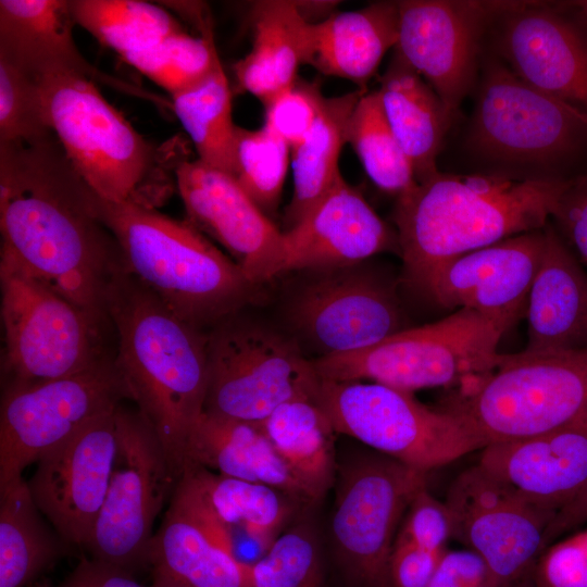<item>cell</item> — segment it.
Wrapping results in <instances>:
<instances>
[{"instance_id":"obj_1","label":"cell","mask_w":587,"mask_h":587,"mask_svg":"<svg viewBox=\"0 0 587 587\" xmlns=\"http://www.w3.org/2000/svg\"><path fill=\"white\" fill-rule=\"evenodd\" d=\"M0 229L4 255L104 327L107 297L122 267L99 217L96 193L53 136L0 146Z\"/></svg>"},{"instance_id":"obj_2","label":"cell","mask_w":587,"mask_h":587,"mask_svg":"<svg viewBox=\"0 0 587 587\" xmlns=\"http://www.w3.org/2000/svg\"><path fill=\"white\" fill-rule=\"evenodd\" d=\"M115 365L129 399L155 433L179 479L189 437L204 411L208 333L178 317L123 267L107 297Z\"/></svg>"},{"instance_id":"obj_3","label":"cell","mask_w":587,"mask_h":587,"mask_svg":"<svg viewBox=\"0 0 587 587\" xmlns=\"http://www.w3.org/2000/svg\"><path fill=\"white\" fill-rule=\"evenodd\" d=\"M572 180L438 172L397 198L394 222L408 278L422 288L440 265L544 229Z\"/></svg>"},{"instance_id":"obj_4","label":"cell","mask_w":587,"mask_h":587,"mask_svg":"<svg viewBox=\"0 0 587 587\" xmlns=\"http://www.w3.org/2000/svg\"><path fill=\"white\" fill-rule=\"evenodd\" d=\"M96 207L125 271L196 328L208 333L252 300L257 286L188 221L97 195Z\"/></svg>"},{"instance_id":"obj_5","label":"cell","mask_w":587,"mask_h":587,"mask_svg":"<svg viewBox=\"0 0 587 587\" xmlns=\"http://www.w3.org/2000/svg\"><path fill=\"white\" fill-rule=\"evenodd\" d=\"M442 410L485 446L587 425V351L501 353L492 371L460 385Z\"/></svg>"},{"instance_id":"obj_6","label":"cell","mask_w":587,"mask_h":587,"mask_svg":"<svg viewBox=\"0 0 587 587\" xmlns=\"http://www.w3.org/2000/svg\"><path fill=\"white\" fill-rule=\"evenodd\" d=\"M46 123L68 162L99 198L154 208L145 188L153 147L101 95L93 79L55 72L38 79Z\"/></svg>"},{"instance_id":"obj_7","label":"cell","mask_w":587,"mask_h":587,"mask_svg":"<svg viewBox=\"0 0 587 587\" xmlns=\"http://www.w3.org/2000/svg\"><path fill=\"white\" fill-rule=\"evenodd\" d=\"M503 332L484 315L458 309L423 326L401 329L383 341L347 354L321 357V379L383 384L399 390L460 386L492 371Z\"/></svg>"},{"instance_id":"obj_8","label":"cell","mask_w":587,"mask_h":587,"mask_svg":"<svg viewBox=\"0 0 587 587\" xmlns=\"http://www.w3.org/2000/svg\"><path fill=\"white\" fill-rule=\"evenodd\" d=\"M0 282L4 388L70 376L108 354L101 325L4 255Z\"/></svg>"},{"instance_id":"obj_9","label":"cell","mask_w":587,"mask_h":587,"mask_svg":"<svg viewBox=\"0 0 587 587\" xmlns=\"http://www.w3.org/2000/svg\"><path fill=\"white\" fill-rule=\"evenodd\" d=\"M317 402L336 433L425 472L485 447L455 415L383 384L322 379Z\"/></svg>"},{"instance_id":"obj_10","label":"cell","mask_w":587,"mask_h":587,"mask_svg":"<svg viewBox=\"0 0 587 587\" xmlns=\"http://www.w3.org/2000/svg\"><path fill=\"white\" fill-rule=\"evenodd\" d=\"M204 413L260 424L284 403L317 400L321 377L296 345L235 315L208 332Z\"/></svg>"},{"instance_id":"obj_11","label":"cell","mask_w":587,"mask_h":587,"mask_svg":"<svg viewBox=\"0 0 587 587\" xmlns=\"http://www.w3.org/2000/svg\"><path fill=\"white\" fill-rule=\"evenodd\" d=\"M426 473L376 451L339 469L332 541L353 587H390L389 560L399 524L426 487Z\"/></svg>"},{"instance_id":"obj_12","label":"cell","mask_w":587,"mask_h":587,"mask_svg":"<svg viewBox=\"0 0 587 587\" xmlns=\"http://www.w3.org/2000/svg\"><path fill=\"white\" fill-rule=\"evenodd\" d=\"M587 140V114L545 93L505 64L484 70L470 130V146L496 161L549 165Z\"/></svg>"},{"instance_id":"obj_13","label":"cell","mask_w":587,"mask_h":587,"mask_svg":"<svg viewBox=\"0 0 587 587\" xmlns=\"http://www.w3.org/2000/svg\"><path fill=\"white\" fill-rule=\"evenodd\" d=\"M129 395L115 365L104 355L70 376L3 389L0 411V485L50 449L71 438Z\"/></svg>"},{"instance_id":"obj_14","label":"cell","mask_w":587,"mask_h":587,"mask_svg":"<svg viewBox=\"0 0 587 587\" xmlns=\"http://www.w3.org/2000/svg\"><path fill=\"white\" fill-rule=\"evenodd\" d=\"M177 482L147 421L120 405L112 475L86 548L91 558L132 573L149 565L154 521Z\"/></svg>"},{"instance_id":"obj_15","label":"cell","mask_w":587,"mask_h":587,"mask_svg":"<svg viewBox=\"0 0 587 587\" xmlns=\"http://www.w3.org/2000/svg\"><path fill=\"white\" fill-rule=\"evenodd\" d=\"M446 503L453 538L484 560L496 587H532L555 512L524 500L477 464L455 478Z\"/></svg>"},{"instance_id":"obj_16","label":"cell","mask_w":587,"mask_h":587,"mask_svg":"<svg viewBox=\"0 0 587 587\" xmlns=\"http://www.w3.org/2000/svg\"><path fill=\"white\" fill-rule=\"evenodd\" d=\"M120 405L43 453L27 482L39 511L67 546L86 549L91 538L115 460Z\"/></svg>"},{"instance_id":"obj_17","label":"cell","mask_w":587,"mask_h":587,"mask_svg":"<svg viewBox=\"0 0 587 587\" xmlns=\"http://www.w3.org/2000/svg\"><path fill=\"white\" fill-rule=\"evenodd\" d=\"M175 176L187 221L222 246L253 285L287 272L285 233L233 175L197 159L179 162Z\"/></svg>"},{"instance_id":"obj_18","label":"cell","mask_w":587,"mask_h":587,"mask_svg":"<svg viewBox=\"0 0 587 587\" xmlns=\"http://www.w3.org/2000/svg\"><path fill=\"white\" fill-rule=\"evenodd\" d=\"M499 3L450 0L399 1L397 54L453 114L471 90L480 36Z\"/></svg>"},{"instance_id":"obj_19","label":"cell","mask_w":587,"mask_h":587,"mask_svg":"<svg viewBox=\"0 0 587 587\" xmlns=\"http://www.w3.org/2000/svg\"><path fill=\"white\" fill-rule=\"evenodd\" d=\"M545 247V228L509 237L446 262L422 288L442 307L478 312L505 333L525 316Z\"/></svg>"},{"instance_id":"obj_20","label":"cell","mask_w":587,"mask_h":587,"mask_svg":"<svg viewBox=\"0 0 587 587\" xmlns=\"http://www.w3.org/2000/svg\"><path fill=\"white\" fill-rule=\"evenodd\" d=\"M291 315L322 357L357 352L403 329L394 292L349 266L328 270L305 285L295 298Z\"/></svg>"},{"instance_id":"obj_21","label":"cell","mask_w":587,"mask_h":587,"mask_svg":"<svg viewBox=\"0 0 587 587\" xmlns=\"http://www.w3.org/2000/svg\"><path fill=\"white\" fill-rule=\"evenodd\" d=\"M499 48L505 66L536 89L587 114V40L537 4L502 3Z\"/></svg>"},{"instance_id":"obj_22","label":"cell","mask_w":587,"mask_h":587,"mask_svg":"<svg viewBox=\"0 0 587 587\" xmlns=\"http://www.w3.org/2000/svg\"><path fill=\"white\" fill-rule=\"evenodd\" d=\"M477 465L524 500L558 513L587 487V425L488 444Z\"/></svg>"},{"instance_id":"obj_23","label":"cell","mask_w":587,"mask_h":587,"mask_svg":"<svg viewBox=\"0 0 587 587\" xmlns=\"http://www.w3.org/2000/svg\"><path fill=\"white\" fill-rule=\"evenodd\" d=\"M284 233L287 272L348 267L383 251L399 252L397 233L341 175L312 211Z\"/></svg>"},{"instance_id":"obj_24","label":"cell","mask_w":587,"mask_h":587,"mask_svg":"<svg viewBox=\"0 0 587 587\" xmlns=\"http://www.w3.org/2000/svg\"><path fill=\"white\" fill-rule=\"evenodd\" d=\"M149 565L189 587H252L251 567L234 557L228 530L176 490L152 537Z\"/></svg>"},{"instance_id":"obj_25","label":"cell","mask_w":587,"mask_h":587,"mask_svg":"<svg viewBox=\"0 0 587 587\" xmlns=\"http://www.w3.org/2000/svg\"><path fill=\"white\" fill-rule=\"evenodd\" d=\"M525 319L529 354L587 351V271L550 224Z\"/></svg>"},{"instance_id":"obj_26","label":"cell","mask_w":587,"mask_h":587,"mask_svg":"<svg viewBox=\"0 0 587 587\" xmlns=\"http://www.w3.org/2000/svg\"><path fill=\"white\" fill-rule=\"evenodd\" d=\"M74 25L70 0H1L0 58L37 79L55 72L100 78L75 43Z\"/></svg>"},{"instance_id":"obj_27","label":"cell","mask_w":587,"mask_h":587,"mask_svg":"<svg viewBox=\"0 0 587 587\" xmlns=\"http://www.w3.org/2000/svg\"><path fill=\"white\" fill-rule=\"evenodd\" d=\"M398 29L399 1H378L360 10L330 13L310 24L307 64L324 75L363 87L386 52L396 47Z\"/></svg>"},{"instance_id":"obj_28","label":"cell","mask_w":587,"mask_h":587,"mask_svg":"<svg viewBox=\"0 0 587 587\" xmlns=\"http://www.w3.org/2000/svg\"><path fill=\"white\" fill-rule=\"evenodd\" d=\"M224 476L274 487L301 504L314 503L257 424L202 413L186 461Z\"/></svg>"},{"instance_id":"obj_29","label":"cell","mask_w":587,"mask_h":587,"mask_svg":"<svg viewBox=\"0 0 587 587\" xmlns=\"http://www.w3.org/2000/svg\"><path fill=\"white\" fill-rule=\"evenodd\" d=\"M175 490L229 535L235 528L243 529L265 551L300 504L274 487L224 476L190 462L185 464Z\"/></svg>"},{"instance_id":"obj_30","label":"cell","mask_w":587,"mask_h":587,"mask_svg":"<svg viewBox=\"0 0 587 587\" xmlns=\"http://www.w3.org/2000/svg\"><path fill=\"white\" fill-rule=\"evenodd\" d=\"M252 22V48L234 71L241 89L264 105L289 88L299 66L307 64L311 22L296 2L282 0L258 2Z\"/></svg>"},{"instance_id":"obj_31","label":"cell","mask_w":587,"mask_h":587,"mask_svg":"<svg viewBox=\"0 0 587 587\" xmlns=\"http://www.w3.org/2000/svg\"><path fill=\"white\" fill-rule=\"evenodd\" d=\"M387 122L412 165L416 183L439 171L436 159L453 114L397 54L378 89Z\"/></svg>"},{"instance_id":"obj_32","label":"cell","mask_w":587,"mask_h":587,"mask_svg":"<svg viewBox=\"0 0 587 587\" xmlns=\"http://www.w3.org/2000/svg\"><path fill=\"white\" fill-rule=\"evenodd\" d=\"M257 425L312 500H321L336 477L337 433L317 400L284 403Z\"/></svg>"},{"instance_id":"obj_33","label":"cell","mask_w":587,"mask_h":587,"mask_svg":"<svg viewBox=\"0 0 587 587\" xmlns=\"http://www.w3.org/2000/svg\"><path fill=\"white\" fill-rule=\"evenodd\" d=\"M23 476L0 485V587H28L67 546L40 516Z\"/></svg>"},{"instance_id":"obj_34","label":"cell","mask_w":587,"mask_h":587,"mask_svg":"<svg viewBox=\"0 0 587 587\" xmlns=\"http://www.w3.org/2000/svg\"><path fill=\"white\" fill-rule=\"evenodd\" d=\"M364 92L362 88L326 98L311 130L291 148L294 195L286 211L287 229L303 220L341 175L338 161L348 122Z\"/></svg>"},{"instance_id":"obj_35","label":"cell","mask_w":587,"mask_h":587,"mask_svg":"<svg viewBox=\"0 0 587 587\" xmlns=\"http://www.w3.org/2000/svg\"><path fill=\"white\" fill-rule=\"evenodd\" d=\"M172 103L198 160L234 176L238 126L233 122L232 91L221 62L204 79L172 96Z\"/></svg>"},{"instance_id":"obj_36","label":"cell","mask_w":587,"mask_h":587,"mask_svg":"<svg viewBox=\"0 0 587 587\" xmlns=\"http://www.w3.org/2000/svg\"><path fill=\"white\" fill-rule=\"evenodd\" d=\"M76 25L121 57L184 30L160 5L138 0H70Z\"/></svg>"},{"instance_id":"obj_37","label":"cell","mask_w":587,"mask_h":587,"mask_svg":"<svg viewBox=\"0 0 587 587\" xmlns=\"http://www.w3.org/2000/svg\"><path fill=\"white\" fill-rule=\"evenodd\" d=\"M346 139L379 189L398 198L416 185L410 160L387 122L378 90L365 91L359 99Z\"/></svg>"},{"instance_id":"obj_38","label":"cell","mask_w":587,"mask_h":587,"mask_svg":"<svg viewBox=\"0 0 587 587\" xmlns=\"http://www.w3.org/2000/svg\"><path fill=\"white\" fill-rule=\"evenodd\" d=\"M121 58L171 96L204 79L221 62L208 27L201 36L182 30Z\"/></svg>"},{"instance_id":"obj_39","label":"cell","mask_w":587,"mask_h":587,"mask_svg":"<svg viewBox=\"0 0 587 587\" xmlns=\"http://www.w3.org/2000/svg\"><path fill=\"white\" fill-rule=\"evenodd\" d=\"M290 153V147L264 126L237 127L234 177L266 215L279 203Z\"/></svg>"},{"instance_id":"obj_40","label":"cell","mask_w":587,"mask_h":587,"mask_svg":"<svg viewBox=\"0 0 587 587\" xmlns=\"http://www.w3.org/2000/svg\"><path fill=\"white\" fill-rule=\"evenodd\" d=\"M252 587H327L320 541L309 522L280 533L251 567Z\"/></svg>"},{"instance_id":"obj_41","label":"cell","mask_w":587,"mask_h":587,"mask_svg":"<svg viewBox=\"0 0 587 587\" xmlns=\"http://www.w3.org/2000/svg\"><path fill=\"white\" fill-rule=\"evenodd\" d=\"M53 136L45 120L38 79L0 58V146L37 145Z\"/></svg>"},{"instance_id":"obj_42","label":"cell","mask_w":587,"mask_h":587,"mask_svg":"<svg viewBox=\"0 0 587 587\" xmlns=\"http://www.w3.org/2000/svg\"><path fill=\"white\" fill-rule=\"evenodd\" d=\"M325 97L317 82L300 79L264 104V127L283 139L290 149L311 130L322 113Z\"/></svg>"},{"instance_id":"obj_43","label":"cell","mask_w":587,"mask_h":587,"mask_svg":"<svg viewBox=\"0 0 587 587\" xmlns=\"http://www.w3.org/2000/svg\"><path fill=\"white\" fill-rule=\"evenodd\" d=\"M532 587H587V529L544 550L533 572Z\"/></svg>"},{"instance_id":"obj_44","label":"cell","mask_w":587,"mask_h":587,"mask_svg":"<svg viewBox=\"0 0 587 587\" xmlns=\"http://www.w3.org/2000/svg\"><path fill=\"white\" fill-rule=\"evenodd\" d=\"M397 537L423 549L444 552L453 538V520L446 502L433 497L427 487L416 492L403 516Z\"/></svg>"},{"instance_id":"obj_45","label":"cell","mask_w":587,"mask_h":587,"mask_svg":"<svg viewBox=\"0 0 587 587\" xmlns=\"http://www.w3.org/2000/svg\"><path fill=\"white\" fill-rule=\"evenodd\" d=\"M551 218L558 233L587 271V177L572 180Z\"/></svg>"},{"instance_id":"obj_46","label":"cell","mask_w":587,"mask_h":587,"mask_svg":"<svg viewBox=\"0 0 587 587\" xmlns=\"http://www.w3.org/2000/svg\"><path fill=\"white\" fill-rule=\"evenodd\" d=\"M444 552L429 551L396 537L389 560L390 587H429Z\"/></svg>"},{"instance_id":"obj_47","label":"cell","mask_w":587,"mask_h":587,"mask_svg":"<svg viewBox=\"0 0 587 587\" xmlns=\"http://www.w3.org/2000/svg\"><path fill=\"white\" fill-rule=\"evenodd\" d=\"M429 587H496L484 560L472 550H445Z\"/></svg>"},{"instance_id":"obj_48","label":"cell","mask_w":587,"mask_h":587,"mask_svg":"<svg viewBox=\"0 0 587 587\" xmlns=\"http://www.w3.org/2000/svg\"><path fill=\"white\" fill-rule=\"evenodd\" d=\"M28 587H151L135 579L132 572L97 560L83 557L74 570L57 585L38 579Z\"/></svg>"},{"instance_id":"obj_49","label":"cell","mask_w":587,"mask_h":587,"mask_svg":"<svg viewBox=\"0 0 587 587\" xmlns=\"http://www.w3.org/2000/svg\"><path fill=\"white\" fill-rule=\"evenodd\" d=\"M587 521V487L567 505L562 508L550 523L545 535V547L570 529Z\"/></svg>"},{"instance_id":"obj_50","label":"cell","mask_w":587,"mask_h":587,"mask_svg":"<svg viewBox=\"0 0 587 587\" xmlns=\"http://www.w3.org/2000/svg\"><path fill=\"white\" fill-rule=\"evenodd\" d=\"M152 576H153V583L151 587H189L179 582L173 580L171 578H167L161 575L152 574Z\"/></svg>"},{"instance_id":"obj_51","label":"cell","mask_w":587,"mask_h":587,"mask_svg":"<svg viewBox=\"0 0 587 587\" xmlns=\"http://www.w3.org/2000/svg\"><path fill=\"white\" fill-rule=\"evenodd\" d=\"M579 8L582 9L584 15L587 17V1L578 2Z\"/></svg>"}]
</instances>
